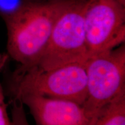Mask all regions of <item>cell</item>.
Wrapping results in <instances>:
<instances>
[{
    "label": "cell",
    "mask_w": 125,
    "mask_h": 125,
    "mask_svg": "<svg viewBox=\"0 0 125 125\" xmlns=\"http://www.w3.org/2000/svg\"><path fill=\"white\" fill-rule=\"evenodd\" d=\"M125 125V94L109 101L100 109L93 125Z\"/></svg>",
    "instance_id": "52a82bcc"
},
{
    "label": "cell",
    "mask_w": 125,
    "mask_h": 125,
    "mask_svg": "<svg viewBox=\"0 0 125 125\" xmlns=\"http://www.w3.org/2000/svg\"><path fill=\"white\" fill-rule=\"evenodd\" d=\"M87 96L82 105L90 125L100 109L119 95L125 94V47L90 56L85 63Z\"/></svg>",
    "instance_id": "277c9868"
},
{
    "label": "cell",
    "mask_w": 125,
    "mask_h": 125,
    "mask_svg": "<svg viewBox=\"0 0 125 125\" xmlns=\"http://www.w3.org/2000/svg\"><path fill=\"white\" fill-rule=\"evenodd\" d=\"M14 101L27 105L37 125H90L82 106L73 101L27 94Z\"/></svg>",
    "instance_id": "8992f818"
},
{
    "label": "cell",
    "mask_w": 125,
    "mask_h": 125,
    "mask_svg": "<svg viewBox=\"0 0 125 125\" xmlns=\"http://www.w3.org/2000/svg\"><path fill=\"white\" fill-rule=\"evenodd\" d=\"M9 58L7 54H0V72L4 69L6 65L8 59ZM12 121L8 116L7 112V105L5 102L4 91L0 83V125H12Z\"/></svg>",
    "instance_id": "9c48e42d"
},
{
    "label": "cell",
    "mask_w": 125,
    "mask_h": 125,
    "mask_svg": "<svg viewBox=\"0 0 125 125\" xmlns=\"http://www.w3.org/2000/svg\"><path fill=\"white\" fill-rule=\"evenodd\" d=\"M43 1L46 0H0V17L5 21L29 5Z\"/></svg>",
    "instance_id": "ba28073f"
},
{
    "label": "cell",
    "mask_w": 125,
    "mask_h": 125,
    "mask_svg": "<svg viewBox=\"0 0 125 125\" xmlns=\"http://www.w3.org/2000/svg\"><path fill=\"white\" fill-rule=\"evenodd\" d=\"M84 21L89 57L124 43L125 1L87 0Z\"/></svg>",
    "instance_id": "5b68a950"
},
{
    "label": "cell",
    "mask_w": 125,
    "mask_h": 125,
    "mask_svg": "<svg viewBox=\"0 0 125 125\" xmlns=\"http://www.w3.org/2000/svg\"><path fill=\"white\" fill-rule=\"evenodd\" d=\"M87 0H72L56 20L36 66L48 70L89 58L84 14Z\"/></svg>",
    "instance_id": "3957f363"
},
{
    "label": "cell",
    "mask_w": 125,
    "mask_h": 125,
    "mask_svg": "<svg viewBox=\"0 0 125 125\" xmlns=\"http://www.w3.org/2000/svg\"><path fill=\"white\" fill-rule=\"evenodd\" d=\"M72 0L32 3L5 20L7 55L26 69L37 64L46 48L57 18Z\"/></svg>",
    "instance_id": "6da1fadb"
},
{
    "label": "cell",
    "mask_w": 125,
    "mask_h": 125,
    "mask_svg": "<svg viewBox=\"0 0 125 125\" xmlns=\"http://www.w3.org/2000/svg\"><path fill=\"white\" fill-rule=\"evenodd\" d=\"M86 62H75L45 70L33 66L11 73L9 94L14 100L27 94L68 100L83 105L87 96Z\"/></svg>",
    "instance_id": "7a4b0ae2"
}]
</instances>
